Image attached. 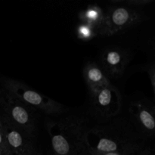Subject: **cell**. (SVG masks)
Masks as SVG:
<instances>
[{
    "instance_id": "6da1fadb",
    "label": "cell",
    "mask_w": 155,
    "mask_h": 155,
    "mask_svg": "<svg viewBox=\"0 0 155 155\" xmlns=\"http://www.w3.org/2000/svg\"><path fill=\"white\" fill-rule=\"evenodd\" d=\"M89 129L83 118L68 117L48 125L53 154L86 155Z\"/></svg>"
},
{
    "instance_id": "7a4b0ae2",
    "label": "cell",
    "mask_w": 155,
    "mask_h": 155,
    "mask_svg": "<svg viewBox=\"0 0 155 155\" xmlns=\"http://www.w3.org/2000/svg\"><path fill=\"white\" fill-rule=\"evenodd\" d=\"M0 117L8 123L33 136L36 129V110L4 88L0 89Z\"/></svg>"
},
{
    "instance_id": "3957f363",
    "label": "cell",
    "mask_w": 155,
    "mask_h": 155,
    "mask_svg": "<svg viewBox=\"0 0 155 155\" xmlns=\"http://www.w3.org/2000/svg\"><path fill=\"white\" fill-rule=\"evenodd\" d=\"M143 19V15L139 8L123 4L111 5L104 12V21L99 29L98 36H114L135 27Z\"/></svg>"
},
{
    "instance_id": "277c9868",
    "label": "cell",
    "mask_w": 155,
    "mask_h": 155,
    "mask_svg": "<svg viewBox=\"0 0 155 155\" xmlns=\"http://www.w3.org/2000/svg\"><path fill=\"white\" fill-rule=\"evenodd\" d=\"M89 148L98 152H115L134 155L140 147L120 133L108 129H92L87 134Z\"/></svg>"
},
{
    "instance_id": "5b68a950",
    "label": "cell",
    "mask_w": 155,
    "mask_h": 155,
    "mask_svg": "<svg viewBox=\"0 0 155 155\" xmlns=\"http://www.w3.org/2000/svg\"><path fill=\"white\" fill-rule=\"evenodd\" d=\"M3 88L36 110H39L48 115L58 114L64 110L61 103L39 93L18 80H5Z\"/></svg>"
},
{
    "instance_id": "8992f818",
    "label": "cell",
    "mask_w": 155,
    "mask_h": 155,
    "mask_svg": "<svg viewBox=\"0 0 155 155\" xmlns=\"http://www.w3.org/2000/svg\"><path fill=\"white\" fill-rule=\"evenodd\" d=\"M91 96L95 110L101 116L110 117L120 110V93L112 84L91 94Z\"/></svg>"
},
{
    "instance_id": "52a82bcc",
    "label": "cell",
    "mask_w": 155,
    "mask_h": 155,
    "mask_svg": "<svg viewBox=\"0 0 155 155\" xmlns=\"http://www.w3.org/2000/svg\"><path fill=\"white\" fill-rule=\"evenodd\" d=\"M130 61L128 51L117 47L108 48L101 55V69L107 77L117 78L126 71Z\"/></svg>"
},
{
    "instance_id": "ba28073f",
    "label": "cell",
    "mask_w": 155,
    "mask_h": 155,
    "mask_svg": "<svg viewBox=\"0 0 155 155\" xmlns=\"http://www.w3.org/2000/svg\"><path fill=\"white\" fill-rule=\"evenodd\" d=\"M130 113L141 132L150 137H155V104L138 101L130 104Z\"/></svg>"
},
{
    "instance_id": "9c48e42d",
    "label": "cell",
    "mask_w": 155,
    "mask_h": 155,
    "mask_svg": "<svg viewBox=\"0 0 155 155\" xmlns=\"http://www.w3.org/2000/svg\"><path fill=\"white\" fill-rule=\"evenodd\" d=\"M2 123V130L13 155H20L37 151L33 142V136L8 124Z\"/></svg>"
},
{
    "instance_id": "30bf717a",
    "label": "cell",
    "mask_w": 155,
    "mask_h": 155,
    "mask_svg": "<svg viewBox=\"0 0 155 155\" xmlns=\"http://www.w3.org/2000/svg\"><path fill=\"white\" fill-rule=\"evenodd\" d=\"M83 79L90 94L111 85L103 70L94 62L86 64L83 69Z\"/></svg>"
},
{
    "instance_id": "8fae6325",
    "label": "cell",
    "mask_w": 155,
    "mask_h": 155,
    "mask_svg": "<svg viewBox=\"0 0 155 155\" xmlns=\"http://www.w3.org/2000/svg\"><path fill=\"white\" fill-rule=\"evenodd\" d=\"M104 18V12L96 4L89 5L80 12L79 19L80 22L86 23L95 27L99 31Z\"/></svg>"
},
{
    "instance_id": "7c38bea8",
    "label": "cell",
    "mask_w": 155,
    "mask_h": 155,
    "mask_svg": "<svg viewBox=\"0 0 155 155\" xmlns=\"http://www.w3.org/2000/svg\"><path fill=\"white\" fill-rule=\"evenodd\" d=\"M76 33L77 38L83 41H89L98 36V31L97 29L83 22H80V24L77 26Z\"/></svg>"
},
{
    "instance_id": "4fadbf2b",
    "label": "cell",
    "mask_w": 155,
    "mask_h": 155,
    "mask_svg": "<svg viewBox=\"0 0 155 155\" xmlns=\"http://www.w3.org/2000/svg\"><path fill=\"white\" fill-rule=\"evenodd\" d=\"M153 2V0H120V1H114L113 2L117 4H123L130 7L139 8V7L145 6L150 4Z\"/></svg>"
},
{
    "instance_id": "5bb4252c",
    "label": "cell",
    "mask_w": 155,
    "mask_h": 155,
    "mask_svg": "<svg viewBox=\"0 0 155 155\" xmlns=\"http://www.w3.org/2000/svg\"><path fill=\"white\" fill-rule=\"evenodd\" d=\"M0 155H13L2 130H0Z\"/></svg>"
},
{
    "instance_id": "9a60e30c",
    "label": "cell",
    "mask_w": 155,
    "mask_h": 155,
    "mask_svg": "<svg viewBox=\"0 0 155 155\" xmlns=\"http://www.w3.org/2000/svg\"><path fill=\"white\" fill-rule=\"evenodd\" d=\"M147 71H148V76H149L150 81H151L155 98V64H152L150 66H148Z\"/></svg>"
},
{
    "instance_id": "2e32d148",
    "label": "cell",
    "mask_w": 155,
    "mask_h": 155,
    "mask_svg": "<svg viewBox=\"0 0 155 155\" xmlns=\"http://www.w3.org/2000/svg\"><path fill=\"white\" fill-rule=\"evenodd\" d=\"M86 155H123L119 153L115 152H98V151H93V150L90 149L89 148L87 151V154Z\"/></svg>"
},
{
    "instance_id": "e0dca14e",
    "label": "cell",
    "mask_w": 155,
    "mask_h": 155,
    "mask_svg": "<svg viewBox=\"0 0 155 155\" xmlns=\"http://www.w3.org/2000/svg\"><path fill=\"white\" fill-rule=\"evenodd\" d=\"M134 155H155V150L140 148Z\"/></svg>"
},
{
    "instance_id": "ac0fdd59",
    "label": "cell",
    "mask_w": 155,
    "mask_h": 155,
    "mask_svg": "<svg viewBox=\"0 0 155 155\" xmlns=\"http://www.w3.org/2000/svg\"><path fill=\"white\" fill-rule=\"evenodd\" d=\"M20 155H42V154H41V153L39 152V151H37L33 153H30V154H20Z\"/></svg>"
},
{
    "instance_id": "d6986e66",
    "label": "cell",
    "mask_w": 155,
    "mask_h": 155,
    "mask_svg": "<svg viewBox=\"0 0 155 155\" xmlns=\"http://www.w3.org/2000/svg\"><path fill=\"white\" fill-rule=\"evenodd\" d=\"M0 130H2V123L1 117H0Z\"/></svg>"
},
{
    "instance_id": "ffe728a7",
    "label": "cell",
    "mask_w": 155,
    "mask_h": 155,
    "mask_svg": "<svg viewBox=\"0 0 155 155\" xmlns=\"http://www.w3.org/2000/svg\"><path fill=\"white\" fill-rule=\"evenodd\" d=\"M52 155H54V154H52Z\"/></svg>"
}]
</instances>
